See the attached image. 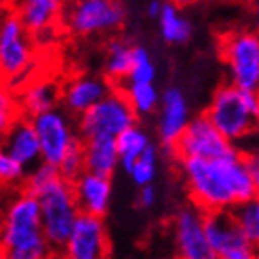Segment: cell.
Wrapping results in <instances>:
<instances>
[{"label":"cell","instance_id":"6da1fadb","mask_svg":"<svg viewBox=\"0 0 259 259\" xmlns=\"http://www.w3.org/2000/svg\"><path fill=\"white\" fill-rule=\"evenodd\" d=\"M193 206L204 213L234 211L255 191L246 155L239 149L219 158H177Z\"/></svg>","mask_w":259,"mask_h":259},{"label":"cell","instance_id":"7a4b0ae2","mask_svg":"<svg viewBox=\"0 0 259 259\" xmlns=\"http://www.w3.org/2000/svg\"><path fill=\"white\" fill-rule=\"evenodd\" d=\"M24 190L39 202L46 241L50 243L52 250H59L81 215L72 180L65 179L57 167L40 162L26 175Z\"/></svg>","mask_w":259,"mask_h":259},{"label":"cell","instance_id":"3957f363","mask_svg":"<svg viewBox=\"0 0 259 259\" xmlns=\"http://www.w3.org/2000/svg\"><path fill=\"white\" fill-rule=\"evenodd\" d=\"M0 243L4 244L8 259L52 257V246L42 234L39 202L26 190L6 206L0 221Z\"/></svg>","mask_w":259,"mask_h":259},{"label":"cell","instance_id":"277c9868","mask_svg":"<svg viewBox=\"0 0 259 259\" xmlns=\"http://www.w3.org/2000/svg\"><path fill=\"white\" fill-rule=\"evenodd\" d=\"M204 114L235 145L254 135L259 127V94L225 83L213 92Z\"/></svg>","mask_w":259,"mask_h":259},{"label":"cell","instance_id":"5b68a950","mask_svg":"<svg viewBox=\"0 0 259 259\" xmlns=\"http://www.w3.org/2000/svg\"><path fill=\"white\" fill-rule=\"evenodd\" d=\"M37 61L31 33L24 28L15 11L0 17V75L11 89L30 79Z\"/></svg>","mask_w":259,"mask_h":259},{"label":"cell","instance_id":"8992f818","mask_svg":"<svg viewBox=\"0 0 259 259\" xmlns=\"http://www.w3.org/2000/svg\"><path fill=\"white\" fill-rule=\"evenodd\" d=\"M228 83L259 94V30H232L221 37Z\"/></svg>","mask_w":259,"mask_h":259},{"label":"cell","instance_id":"52a82bcc","mask_svg":"<svg viewBox=\"0 0 259 259\" xmlns=\"http://www.w3.org/2000/svg\"><path fill=\"white\" fill-rule=\"evenodd\" d=\"M127 10L121 0H70L65 11V26L79 39L114 33L125 24Z\"/></svg>","mask_w":259,"mask_h":259},{"label":"cell","instance_id":"ba28073f","mask_svg":"<svg viewBox=\"0 0 259 259\" xmlns=\"http://www.w3.org/2000/svg\"><path fill=\"white\" fill-rule=\"evenodd\" d=\"M136 112L121 89H112L103 100L77 118V133L83 140L118 138L121 133L136 125Z\"/></svg>","mask_w":259,"mask_h":259},{"label":"cell","instance_id":"9c48e42d","mask_svg":"<svg viewBox=\"0 0 259 259\" xmlns=\"http://www.w3.org/2000/svg\"><path fill=\"white\" fill-rule=\"evenodd\" d=\"M40 144V158L45 164L59 167L72 145L81 138L77 127L65 109L55 107L31 118Z\"/></svg>","mask_w":259,"mask_h":259},{"label":"cell","instance_id":"30bf717a","mask_svg":"<svg viewBox=\"0 0 259 259\" xmlns=\"http://www.w3.org/2000/svg\"><path fill=\"white\" fill-rule=\"evenodd\" d=\"M237 149L232 142L221 135L206 114L191 118L173 153L177 158H219Z\"/></svg>","mask_w":259,"mask_h":259},{"label":"cell","instance_id":"8fae6325","mask_svg":"<svg viewBox=\"0 0 259 259\" xmlns=\"http://www.w3.org/2000/svg\"><path fill=\"white\" fill-rule=\"evenodd\" d=\"M59 250L61 259H109L110 237L105 221L81 213Z\"/></svg>","mask_w":259,"mask_h":259},{"label":"cell","instance_id":"7c38bea8","mask_svg":"<svg viewBox=\"0 0 259 259\" xmlns=\"http://www.w3.org/2000/svg\"><path fill=\"white\" fill-rule=\"evenodd\" d=\"M204 217V211L193 204L175 213L173 239L180 259H219L206 235Z\"/></svg>","mask_w":259,"mask_h":259},{"label":"cell","instance_id":"4fadbf2b","mask_svg":"<svg viewBox=\"0 0 259 259\" xmlns=\"http://www.w3.org/2000/svg\"><path fill=\"white\" fill-rule=\"evenodd\" d=\"M191 121L190 101L179 87H167L160 96L158 136L165 149H173Z\"/></svg>","mask_w":259,"mask_h":259},{"label":"cell","instance_id":"5bb4252c","mask_svg":"<svg viewBox=\"0 0 259 259\" xmlns=\"http://www.w3.org/2000/svg\"><path fill=\"white\" fill-rule=\"evenodd\" d=\"M112 87L105 77L92 74L74 75L61 87V103L70 116H83L109 94Z\"/></svg>","mask_w":259,"mask_h":259},{"label":"cell","instance_id":"9a60e30c","mask_svg":"<svg viewBox=\"0 0 259 259\" xmlns=\"http://www.w3.org/2000/svg\"><path fill=\"white\" fill-rule=\"evenodd\" d=\"M75 202L81 213L101 217L109 213L112 202V180L98 173L83 171L72 180Z\"/></svg>","mask_w":259,"mask_h":259},{"label":"cell","instance_id":"2e32d148","mask_svg":"<svg viewBox=\"0 0 259 259\" xmlns=\"http://www.w3.org/2000/svg\"><path fill=\"white\" fill-rule=\"evenodd\" d=\"M15 15L31 33V37H46L65 19L66 0H15Z\"/></svg>","mask_w":259,"mask_h":259},{"label":"cell","instance_id":"e0dca14e","mask_svg":"<svg viewBox=\"0 0 259 259\" xmlns=\"http://www.w3.org/2000/svg\"><path fill=\"white\" fill-rule=\"evenodd\" d=\"M2 147L19 162L24 169H33L35 165L40 164V144L37 131L33 127V121L30 118L19 116L2 140Z\"/></svg>","mask_w":259,"mask_h":259},{"label":"cell","instance_id":"ac0fdd59","mask_svg":"<svg viewBox=\"0 0 259 259\" xmlns=\"http://www.w3.org/2000/svg\"><path fill=\"white\" fill-rule=\"evenodd\" d=\"M61 101V85L50 77H35L20 85L17 92L19 112L24 118H35L46 110H52Z\"/></svg>","mask_w":259,"mask_h":259},{"label":"cell","instance_id":"d6986e66","mask_svg":"<svg viewBox=\"0 0 259 259\" xmlns=\"http://www.w3.org/2000/svg\"><path fill=\"white\" fill-rule=\"evenodd\" d=\"M83 155H85V171L90 173L112 177L120 167L116 138L100 136V138L83 140Z\"/></svg>","mask_w":259,"mask_h":259},{"label":"cell","instance_id":"ffe728a7","mask_svg":"<svg viewBox=\"0 0 259 259\" xmlns=\"http://www.w3.org/2000/svg\"><path fill=\"white\" fill-rule=\"evenodd\" d=\"M133 46L129 40L120 39H110L105 50V61H103V70H105V79L109 81L110 85L121 87L129 77L131 66H133Z\"/></svg>","mask_w":259,"mask_h":259},{"label":"cell","instance_id":"44dd1931","mask_svg":"<svg viewBox=\"0 0 259 259\" xmlns=\"http://www.w3.org/2000/svg\"><path fill=\"white\" fill-rule=\"evenodd\" d=\"M156 22H158L160 35L167 45H186L193 35L191 22L171 2H164Z\"/></svg>","mask_w":259,"mask_h":259},{"label":"cell","instance_id":"7402d4cb","mask_svg":"<svg viewBox=\"0 0 259 259\" xmlns=\"http://www.w3.org/2000/svg\"><path fill=\"white\" fill-rule=\"evenodd\" d=\"M116 145H118V155H120V167H123L127 173L131 165L153 145V142L147 131L138 125H133L131 129H127L116 138Z\"/></svg>","mask_w":259,"mask_h":259},{"label":"cell","instance_id":"603a6c76","mask_svg":"<svg viewBox=\"0 0 259 259\" xmlns=\"http://www.w3.org/2000/svg\"><path fill=\"white\" fill-rule=\"evenodd\" d=\"M118 89L123 90L125 98L131 103L136 116H149L158 110L160 92L155 83H123Z\"/></svg>","mask_w":259,"mask_h":259},{"label":"cell","instance_id":"cb8c5ba5","mask_svg":"<svg viewBox=\"0 0 259 259\" xmlns=\"http://www.w3.org/2000/svg\"><path fill=\"white\" fill-rule=\"evenodd\" d=\"M232 215L250 243L259 250V193H255L248 202L237 206Z\"/></svg>","mask_w":259,"mask_h":259},{"label":"cell","instance_id":"d4e9b609","mask_svg":"<svg viewBox=\"0 0 259 259\" xmlns=\"http://www.w3.org/2000/svg\"><path fill=\"white\" fill-rule=\"evenodd\" d=\"M156 65L149 48L142 45L133 46V66L125 83H155Z\"/></svg>","mask_w":259,"mask_h":259},{"label":"cell","instance_id":"484cf974","mask_svg":"<svg viewBox=\"0 0 259 259\" xmlns=\"http://www.w3.org/2000/svg\"><path fill=\"white\" fill-rule=\"evenodd\" d=\"M156 173H158V149L153 144L144 155L136 160L135 164L131 165V169L127 171V175H129L131 180L138 188H142V186L153 184V180L156 179Z\"/></svg>","mask_w":259,"mask_h":259},{"label":"cell","instance_id":"4316f807","mask_svg":"<svg viewBox=\"0 0 259 259\" xmlns=\"http://www.w3.org/2000/svg\"><path fill=\"white\" fill-rule=\"evenodd\" d=\"M24 179L26 169L0 145V186L11 188V186L24 184Z\"/></svg>","mask_w":259,"mask_h":259},{"label":"cell","instance_id":"83f0119b","mask_svg":"<svg viewBox=\"0 0 259 259\" xmlns=\"http://www.w3.org/2000/svg\"><path fill=\"white\" fill-rule=\"evenodd\" d=\"M59 173L68 180H74L77 175L85 171V155H83V138H79L66 153L63 162L59 164Z\"/></svg>","mask_w":259,"mask_h":259},{"label":"cell","instance_id":"f1b7e54d","mask_svg":"<svg viewBox=\"0 0 259 259\" xmlns=\"http://www.w3.org/2000/svg\"><path fill=\"white\" fill-rule=\"evenodd\" d=\"M219 259H259V250L252 243H244L234 248H228L217 255Z\"/></svg>","mask_w":259,"mask_h":259},{"label":"cell","instance_id":"f546056e","mask_svg":"<svg viewBox=\"0 0 259 259\" xmlns=\"http://www.w3.org/2000/svg\"><path fill=\"white\" fill-rule=\"evenodd\" d=\"M156 200H158V193H156L155 186L153 184L142 186V188L138 190V206L140 208L151 209L156 204Z\"/></svg>","mask_w":259,"mask_h":259},{"label":"cell","instance_id":"4dcf8cb0","mask_svg":"<svg viewBox=\"0 0 259 259\" xmlns=\"http://www.w3.org/2000/svg\"><path fill=\"white\" fill-rule=\"evenodd\" d=\"M246 164H248L250 175H252V180H254L255 191L259 193V149L246 155Z\"/></svg>","mask_w":259,"mask_h":259},{"label":"cell","instance_id":"1f68e13d","mask_svg":"<svg viewBox=\"0 0 259 259\" xmlns=\"http://www.w3.org/2000/svg\"><path fill=\"white\" fill-rule=\"evenodd\" d=\"M19 112L15 110H0V144L4 140V135L8 133V129L11 127V123L19 118Z\"/></svg>","mask_w":259,"mask_h":259},{"label":"cell","instance_id":"d6a6232c","mask_svg":"<svg viewBox=\"0 0 259 259\" xmlns=\"http://www.w3.org/2000/svg\"><path fill=\"white\" fill-rule=\"evenodd\" d=\"M162 6H164V2H160V0H149L147 2V6H145V13H147V17L149 19H158L160 11H162Z\"/></svg>","mask_w":259,"mask_h":259},{"label":"cell","instance_id":"836d02e7","mask_svg":"<svg viewBox=\"0 0 259 259\" xmlns=\"http://www.w3.org/2000/svg\"><path fill=\"white\" fill-rule=\"evenodd\" d=\"M169 2L177 6L179 10H188V8H193L195 4H199L200 0H169Z\"/></svg>","mask_w":259,"mask_h":259},{"label":"cell","instance_id":"e575fe53","mask_svg":"<svg viewBox=\"0 0 259 259\" xmlns=\"http://www.w3.org/2000/svg\"><path fill=\"white\" fill-rule=\"evenodd\" d=\"M0 259H8V252H6L4 244L0 243Z\"/></svg>","mask_w":259,"mask_h":259},{"label":"cell","instance_id":"d590c367","mask_svg":"<svg viewBox=\"0 0 259 259\" xmlns=\"http://www.w3.org/2000/svg\"><path fill=\"white\" fill-rule=\"evenodd\" d=\"M164 259H180L179 255H169V257H164Z\"/></svg>","mask_w":259,"mask_h":259},{"label":"cell","instance_id":"8d00e7d4","mask_svg":"<svg viewBox=\"0 0 259 259\" xmlns=\"http://www.w3.org/2000/svg\"><path fill=\"white\" fill-rule=\"evenodd\" d=\"M257 26H259V13H257Z\"/></svg>","mask_w":259,"mask_h":259},{"label":"cell","instance_id":"74e56055","mask_svg":"<svg viewBox=\"0 0 259 259\" xmlns=\"http://www.w3.org/2000/svg\"><path fill=\"white\" fill-rule=\"evenodd\" d=\"M0 83H2V75H0Z\"/></svg>","mask_w":259,"mask_h":259},{"label":"cell","instance_id":"f35d334b","mask_svg":"<svg viewBox=\"0 0 259 259\" xmlns=\"http://www.w3.org/2000/svg\"><path fill=\"white\" fill-rule=\"evenodd\" d=\"M48 259H52V257H48Z\"/></svg>","mask_w":259,"mask_h":259}]
</instances>
